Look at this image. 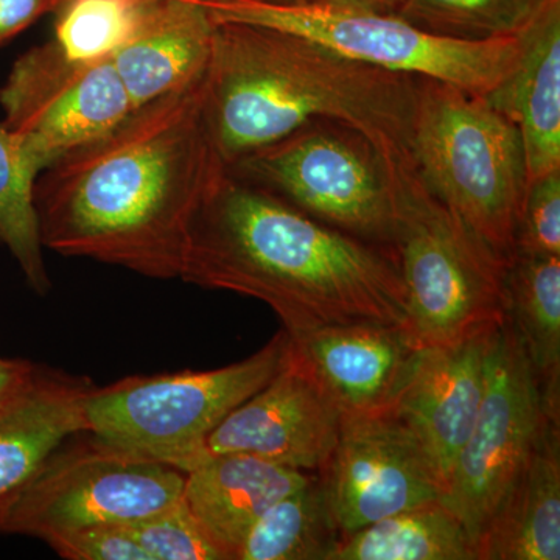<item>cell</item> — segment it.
I'll return each mask as SVG.
<instances>
[{
    "label": "cell",
    "instance_id": "cell-34",
    "mask_svg": "<svg viewBox=\"0 0 560 560\" xmlns=\"http://www.w3.org/2000/svg\"><path fill=\"white\" fill-rule=\"evenodd\" d=\"M60 2H61V0H60Z\"/></svg>",
    "mask_w": 560,
    "mask_h": 560
},
{
    "label": "cell",
    "instance_id": "cell-23",
    "mask_svg": "<svg viewBox=\"0 0 560 560\" xmlns=\"http://www.w3.org/2000/svg\"><path fill=\"white\" fill-rule=\"evenodd\" d=\"M340 537L324 482L313 474L261 515L235 560H330Z\"/></svg>",
    "mask_w": 560,
    "mask_h": 560
},
{
    "label": "cell",
    "instance_id": "cell-19",
    "mask_svg": "<svg viewBox=\"0 0 560 560\" xmlns=\"http://www.w3.org/2000/svg\"><path fill=\"white\" fill-rule=\"evenodd\" d=\"M518 39L517 65L486 98L521 131L529 183L560 171V0H548Z\"/></svg>",
    "mask_w": 560,
    "mask_h": 560
},
{
    "label": "cell",
    "instance_id": "cell-31",
    "mask_svg": "<svg viewBox=\"0 0 560 560\" xmlns=\"http://www.w3.org/2000/svg\"><path fill=\"white\" fill-rule=\"evenodd\" d=\"M38 364L0 355V408L20 397L32 385Z\"/></svg>",
    "mask_w": 560,
    "mask_h": 560
},
{
    "label": "cell",
    "instance_id": "cell-18",
    "mask_svg": "<svg viewBox=\"0 0 560 560\" xmlns=\"http://www.w3.org/2000/svg\"><path fill=\"white\" fill-rule=\"evenodd\" d=\"M312 475L246 453H215L187 471L183 501L224 559L235 560L261 515Z\"/></svg>",
    "mask_w": 560,
    "mask_h": 560
},
{
    "label": "cell",
    "instance_id": "cell-29",
    "mask_svg": "<svg viewBox=\"0 0 560 560\" xmlns=\"http://www.w3.org/2000/svg\"><path fill=\"white\" fill-rule=\"evenodd\" d=\"M43 541L68 560H149L128 525L120 523L60 530L44 537Z\"/></svg>",
    "mask_w": 560,
    "mask_h": 560
},
{
    "label": "cell",
    "instance_id": "cell-13",
    "mask_svg": "<svg viewBox=\"0 0 560 560\" xmlns=\"http://www.w3.org/2000/svg\"><path fill=\"white\" fill-rule=\"evenodd\" d=\"M342 412L311 364L291 346L267 385L231 412L206 442V455L246 453L304 474L329 460Z\"/></svg>",
    "mask_w": 560,
    "mask_h": 560
},
{
    "label": "cell",
    "instance_id": "cell-9",
    "mask_svg": "<svg viewBox=\"0 0 560 560\" xmlns=\"http://www.w3.org/2000/svg\"><path fill=\"white\" fill-rule=\"evenodd\" d=\"M186 471L113 447L90 431L62 442L11 512L3 534L36 537L145 521L183 500Z\"/></svg>",
    "mask_w": 560,
    "mask_h": 560
},
{
    "label": "cell",
    "instance_id": "cell-33",
    "mask_svg": "<svg viewBox=\"0 0 560 560\" xmlns=\"http://www.w3.org/2000/svg\"><path fill=\"white\" fill-rule=\"evenodd\" d=\"M271 2H289V0H271Z\"/></svg>",
    "mask_w": 560,
    "mask_h": 560
},
{
    "label": "cell",
    "instance_id": "cell-5",
    "mask_svg": "<svg viewBox=\"0 0 560 560\" xmlns=\"http://www.w3.org/2000/svg\"><path fill=\"white\" fill-rule=\"evenodd\" d=\"M396 190L393 249L404 280L412 345L455 346L500 329L508 318V261L422 186L411 162L397 165Z\"/></svg>",
    "mask_w": 560,
    "mask_h": 560
},
{
    "label": "cell",
    "instance_id": "cell-15",
    "mask_svg": "<svg viewBox=\"0 0 560 560\" xmlns=\"http://www.w3.org/2000/svg\"><path fill=\"white\" fill-rule=\"evenodd\" d=\"M290 342L342 416L389 408L418 352L407 331L377 323L324 327L290 337Z\"/></svg>",
    "mask_w": 560,
    "mask_h": 560
},
{
    "label": "cell",
    "instance_id": "cell-12",
    "mask_svg": "<svg viewBox=\"0 0 560 560\" xmlns=\"http://www.w3.org/2000/svg\"><path fill=\"white\" fill-rule=\"evenodd\" d=\"M318 475L341 536L445 497L422 442L389 408L342 416L337 445Z\"/></svg>",
    "mask_w": 560,
    "mask_h": 560
},
{
    "label": "cell",
    "instance_id": "cell-22",
    "mask_svg": "<svg viewBox=\"0 0 560 560\" xmlns=\"http://www.w3.org/2000/svg\"><path fill=\"white\" fill-rule=\"evenodd\" d=\"M330 560H477V556L458 515L444 500H436L341 536Z\"/></svg>",
    "mask_w": 560,
    "mask_h": 560
},
{
    "label": "cell",
    "instance_id": "cell-25",
    "mask_svg": "<svg viewBox=\"0 0 560 560\" xmlns=\"http://www.w3.org/2000/svg\"><path fill=\"white\" fill-rule=\"evenodd\" d=\"M548 0H404L396 14L422 31L460 40L515 38Z\"/></svg>",
    "mask_w": 560,
    "mask_h": 560
},
{
    "label": "cell",
    "instance_id": "cell-7",
    "mask_svg": "<svg viewBox=\"0 0 560 560\" xmlns=\"http://www.w3.org/2000/svg\"><path fill=\"white\" fill-rule=\"evenodd\" d=\"M289 334L279 330L248 359L210 371L135 375L91 390L86 431L113 447L189 471L206 458L221 422L282 366Z\"/></svg>",
    "mask_w": 560,
    "mask_h": 560
},
{
    "label": "cell",
    "instance_id": "cell-27",
    "mask_svg": "<svg viewBox=\"0 0 560 560\" xmlns=\"http://www.w3.org/2000/svg\"><path fill=\"white\" fill-rule=\"evenodd\" d=\"M128 529L149 560H226L183 500Z\"/></svg>",
    "mask_w": 560,
    "mask_h": 560
},
{
    "label": "cell",
    "instance_id": "cell-17",
    "mask_svg": "<svg viewBox=\"0 0 560 560\" xmlns=\"http://www.w3.org/2000/svg\"><path fill=\"white\" fill-rule=\"evenodd\" d=\"M217 22L198 0H156L110 55L136 108L205 75Z\"/></svg>",
    "mask_w": 560,
    "mask_h": 560
},
{
    "label": "cell",
    "instance_id": "cell-26",
    "mask_svg": "<svg viewBox=\"0 0 560 560\" xmlns=\"http://www.w3.org/2000/svg\"><path fill=\"white\" fill-rule=\"evenodd\" d=\"M156 0H61L55 13V44L75 60L110 57Z\"/></svg>",
    "mask_w": 560,
    "mask_h": 560
},
{
    "label": "cell",
    "instance_id": "cell-10",
    "mask_svg": "<svg viewBox=\"0 0 560 560\" xmlns=\"http://www.w3.org/2000/svg\"><path fill=\"white\" fill-rule=\"evenodd\" d=\"M550 420L558 419L545 411L526 350L506 318L493 337L480 411L444 497L474 547Z\"/></svg>",
    "mask_w": 560,
    "mask_h": 560
},
{
    "label": "cell",
    "instance_id": "cell-32",
    "mask_svg": "<svg viewBox=\"0 0 560 560\" xmlns=\"http://www.w3.org/2000/svg\"><path fill=\"white\" fill-rule=\"evenodd\" d=\"M335 2L352 3L364 9L383 11V13H396L404 0H335Z\"/></svg>",
    "mask_w": 560,
    "mask_h": 560
},
{
    "label": "cell",
    "instance_id": "cell-6",
    "mask_svg": "<svg viewBox=\"0 0 560 560\" xmlns=\"http://www.w3.org/2000/svg\"><path fill=\"white\" fill-rule=\"evenodd\" d=\"M215 22L293 33L348 60L486 95L517 65L521 39L460 40L422 31L396 13L335 0H198Z\"/></svg>",
    "mask_w": 560,
    "mask_h": 560
},
{
    "label": "cell",
    "instance_id": "cell-8",
    "mask_svg": "<svg viewBox=\"0 0 560 560\" xmlns=\"http://www.w3.org/2000/svg\"><path fill=\"white\" fill-rule=\"evenodd\" d=\"M364 132L338 120H313L246 154L228 171L271 191L313 219L393 248L396 167Z\"/></svg>",
    "mask_w": 560,
    "mask_h": 560
},
{
    "label": "cell",
    "instance_id": "cell-21",
    "mask_svg": "<svg viewBox=\"0 0 560 560\" xmlns=\"http://www.w3.org/2000/svg\"><path fill=\"white\" fill-rule=\"evenodd\" d=\"M504 289L508 318L533 366L541 404L560 420V256L515 250Z\"/></svg>",
    "mask_w": 560,
    "mask_h": 560
},
{
    "label": "cell",
    "instance_id": "cell-4",
    "mask_svg": "<svg viewBox=\"0 0 560 560\" xmlns=\"http://www.w3.org/2000/svg\"><path fill=\"white\" fill-rule=\"evenodd\" d=\"M410 156L422 186L475 237L510 260L528 187L514 121L486 95L418 79Z\"/></svg>",
    "mask_w": 560,
    "mask_h": 560
},
{
    "label": "cell",
    "instance_id": "cell-28",
    "mask_svg": "<svg viewBox=\"0 0 560 560\" xmlns=\"http://www.w3.org/2000/svg\"><path fill=\"white\" fill-rule=\"evenodd\" d=\"M515 250L560 256V171L529 180L518 219Z\"/></svg>",
    "mask_w": 560,
    "mask_h": 560
},
{
    "label": "cell",
    "instance_id": "cell-24",
    "mask_svg": "<svg viewBox=\"0 0 560 560\" xmlns=\"http://www.w3.org/2000/svg\"><path fill=\"white\" fill-rule=\"evenodd\" d=\"M38 176L22 140L5 125H0V245L16 260L32 291L46 296L51 282L36 212Z\"/></svg>",
    "mask_w": 560,
    "mask_h": 560
},
{
    "label": "cell",
    "instance_id": "cell-14",
    "mask_svg": "<svg viewBox=\"0 0 560 560\" xmlns=\"http://www.w3.org/2000/svg\"><path fill=\"white\" fill-rule=\"evenodd\" d=\"M497 330L455 346L418 349L389 405L422 442L445 493L453 464L480 411Z\"/></svg>",
    "mask_w": 560,
    "mask_h": 560
},
{
    "label": "cell",
    "instance_id": "cell-20",
    "mask_svg": "<svg viewBox=\"0 0 560 560\" xmlns=\"http://www.w3.org/2000/svg\"><path fill=\"white\" fill-rule=\"evenodd\" d=\"M560 420H550L485 533L477 560L560 559Z\"/></svg>",
    "mask_w": 560,
    "mask_h": 560
},
{
    "label": "cell",
    "instance_id": "cell-11",
    "mask_svg": "<svg viewBox=\"0 0 560 560\" xmlns=\"http://www.w3.org/2000/svg\"><path fill=\"white\" fill-rule=\"evenodd\" d=\"M0 106L3 125L22 140L39 175L136 109L110 57L75 60L54 40L18 58L0 88Z\"/></svg>",
    "mask_w": 560,
    "mask_h": 560
},
{
    "label": "cell",
    "instance_id": "cell-2",
    "mask_svg": "<svg viewBox=\"0 0 560 560\" xmlns=\"http://www.w3.org/2000/svg\"><path fill=\"white\" fill-rule=\"evenodd\" d=\"M179 279L264 302L290 337L352 323L407 331L393 248L335 230L230 171L194 221Z\"/></svg>",
    "mask_w": 560,
    "mask_h": 560
},
{
    "label": "cell",
    "instance_id": "cell-3",
    "mask_svg": "<svg viewBox=\"0 0 560 560\" xmlns=\"http://www.w3.org/2000/svg\"><path fill=\"white\" fill-rule=\"evenodd\" d=\"M418 79L340 57L302 36L217 22L206 72L210 131L226 167L313 120L364 132L396 161H411Z\"/></svg>",
    "mask_w": 560,
    "mask_h": 560
},
{
    "label": "cell",
    "instance_id": "cell-30",
    "mask_svg": "<svg viewBox=\"0 0 560 560\" xmlns=\"http://www.w3.org/2000/svg\"><path fill=\"white\" fill-rule=\"evenodd\" d=\"M60 0H0V46L54 13Z\"/></svg>",
    "mask_w": 560,
    "mask_h": 560
},
{
    "label": "cell",
    "instance_id": "cell-16",
    "mask_svg": "<svg viewBox=\"0 0 560 560\" xmlns=\"http://www.w3.org/2000/svg\"><path fill=\"white\" fill-rule=\"evenodd\" d=\"M90 378L38 366L32 385L0 408V534L51 453L86 431Z\"/></svg>",
    "mask_w": 560,
    "mask_h": 560
},
{
    "label": "cell",
    "instance_id": "cell-1",
    "mask_svg": "<svg viewBox=\"0 0 560 560\" xmlns=\"http://www.w3.org/2000/svg\"><path fill=\"white\" fill-rule=\"evenodd\" d=\"M226 171L210 131L205 73L40 173V241L65 257L179 279L194 221Z\"/></svg>",
    "mask_w": 560,
    "mask_h": 560
}]
</instances>
